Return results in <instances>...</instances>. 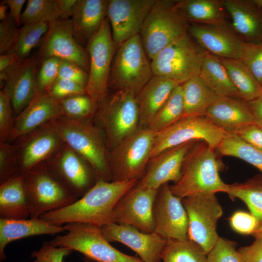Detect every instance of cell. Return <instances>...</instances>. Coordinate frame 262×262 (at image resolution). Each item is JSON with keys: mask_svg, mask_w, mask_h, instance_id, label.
Listing matches in <instances>:
<instances>
[{"mask_svg": "<svg viewBox=\"0 0 262 262\" xmlns=\"http://www.w3.org/2000/svg\"><path fill=\"white\" fill-rule=\"evenodd\" d=\"M138 181L137 180H98L75 202L61 209L45 213L40 218L57 226L81 223L101 227L114 223L113 213L116 204Z\"/></svg>", "mask_w": 262, "mask_h": 262, "instance_id": "obj_1", "label": "cell"}, {"mask_svg": "<svg viewBox=\"0 0 262 262\" xmlns=\"http://www.w3.org/2000/svg\"><path fill=\"white\" fill-rule=\"evenodd\" d=\"M215 150L204 141L195 143L186 156L180 180L169 186L174 195L182 199L226 193L229 184L219 175Z\"/></svg>", "mask_w": 262, "mask_h": 262, "instance_id": "obj_2", "label": "cell"}, {"mask_svg": "<svg viewBox=\"0 0 262 262\" xmlns=\"http://www.w3.org/2000/svg\"><path fill=\"white\" fill-rule=\"evenodd\" d=\"M64 142L90 165L98 180H112L109 149L101 129L90 120L61 116L50 122Z\"/></svg>", "mask_w": 262, "mask_h": 262, "instance_id": "obj_3", "label": "cell"}, {"mask_svg": "<svg viewBox=\"0 0 262 262\" xmlns=\"http://www.w3.org/2000/svg\"><path fill=\"white\" fill-rule=\"evenodd\" d=\"M153 76L151 61L139 34L117 47L111 64L108 88L137 96Z\"/></svg>", "mask_w": 262, "mask_h": 262, "instance_id": "obj_4", "label": "cell"}, {"mask_svg": "<svg viewBox=\"0 0 262 262\" xmlns=\"http://www.w3.org/2000/svg\"><path fill=\"white\" fill-rule=\"evenodd\" d=\"M109 150L139 128V109L136 96L118 90L106 97L94 115Z\"/></svg>", "mask_w": 262, "mask_h": 262, "instance_id": "obj_5", "label": "cell"}, {"mask_svg": "<svg viewBox=\"0 0 262 262\" xmlns=\"http://www.w3.org/2000/svg\"><path fill=\"white\" fill-rule=\"evenodd\" d=\"M206 53L188 32L150 61L153 74L182 84L199 75Z\"/></svg>", "mask_w": 262, "mask_h": 262, "instance_id": "obj_6", "label": "cell"}, {"mask_svg": "<svg viewBox=\"0 0 262 262\" xmlns=\"http://www.w3.org/2000/svg\"><path fill=\"white\" fill-rule=\"evenodd\" d=\"M155 132L139 128L110 149L108 161L112 181L141 179L150 159Z\"/></svg>", "mask_w": 262, "mask_h": 262, "instance_id": "obj_7", "label": "cell"}, {"mask_svg": "<svg viewBox=\"0 0 262 262\" xmlns=\"http://www.w3.org/2000/svg\"><path fill=\"white\" fill-rule=\"evenodd\" d=\"M65 227V234L58 235L48 243L78 251L96 262H143L141 259L124 254L111 245L99 226L71 223Z\"/></svg>", "mask_w": 262, "mask_h": 262, "instance_id": "obj_8", "label": "cell"}, {"mask_svg": "<svg viewBox=\"0 0 262 262\" xmlns=\"http://www.w3.org/2000/svg\"><path fill=\"white\" fill-rule=\"evenodd\" d=\"M175 1L156 0L144 21L140 35L150 61L188 33V22L173 8Z\"/></svg>", "mask_w": 262, "mask_h": 262, "instance_id": "obj_9", "label": "cell"}, {"mask_svg": "<svg viewBox=\"0 0 262 262\" xmlns=\"http://www.w3.org/2000/svg\"><path fill=\"white\" fill-rule=\"evenodd\" d=\"M24 185L31 208L30 218L68 206L78 199L49 172L46 161L24 175Z\"/></svg>", "mask_w": 262, "mask_h": 262, "instance_id": "obj_10", "label": "cell"}, {"mask_svg": "<svg viewBox=\"0 0 262 262\" xmlns=\"http://www.w3.org/2000/svg\"><path fill=\"white\" fill-rule=\"evenodd\" d=\"M116 48L107 17L87 45L89 67L86 93L97 107L108 95L110 68Z\"/></svg>", "mask_w": 262, "mask_h": 262, "instance_id": "obj_11", "label": "cell"}, {"mask_svg": "<svg viewBox=\"0 0 262 262\" xmlns=\"http://www.w3.org/2000/svg\"><path fill=\"white\" fill-rule=\"evenodd\" d=\"M225 133L203 115L183 117L155 132L151 158L166 149L192 141H204L216 149Z\"/></svg>", "mask_w": 262, "mask_h": 262, "instance_id": "obj_12", "label": "cell"}, {"mask_svg": "<svg viewBox=\"0 0 262 262\" xmlns=\"http://www.w3.org/2000/svg\"><path fill=\"white\" fill-rule=\"evenodd\" d=\"M188 219V238L207 254L219 236L217 224L223 213L215 195H200L181 199Z\"/></svg>", "mask_w": 262, "mask_h": 262, "instance_id": "obj_13", "label": "cell"}, {"mask_svg": "<svg viewBox=\"0 0 262 262\" xmlns=\"http://www.w3.org/2000/svg\"><path fill=\"white\" fill-rule=\"evenodd\" d=\"M46 163L51 174L77 197L98 180L87 162L65 143Z\"/></svg>", "mask_w": 262, "mask_h": 262, "instance_id": "obj_14", "label": "cell"}, {"mask_svg": "<svg viewBox=\"0 0 262 262\" xmlns=\"http://www.w3.org/2000/svg\"><path fill=\"white\" fill-rule=\"evenodd\" d=\"M35 55L39 66L49 58L57 57L74 63L88 73V54L76 40L70 19L59 18L49 23Z\"/></svg>", "mask_w": 262, "mask_h": 262, "instance_id": "obj_15", "label": "cell"}, {"mask_svg": "<svg viewBox=\"0 0 262 262\" xmlns=\"http://www.w3.org/2000/svg\"><path fill=\"white\" fill-rule=\"evenodd\" d=\"M158 192L137 183L116 204L114 223L131 226L145 233L154 232L153 207Z\"/></svg>", "mask_w": 262, "mask_h": 262, "instance_id": "obj_16", "label": "cell"}, {"mask_svg": "<svg viewBox=\"0 0 262 262\" xmlns=\"http://www.w3.org/2000/svg\"><path fill=\"white\" fill-rule=\"evenodd\" d=\"M154 232L166 240L188 239V219L181 199L168 183L159 189L153 207Z\"/></svg>", "mask_w": 262, "mask_h": 262, "instance_id": "obj_17", "label": "cell"}, {"mask_svg": "<svg viewBox=\"0 0 262 262\" xmlns=\"http://www.w3.org/2000/svg\"><path fill=\"white\" fill-rule=\"evenodd\" d=\"M39 66L35 54L0 71V87L11 98L15 118L27 106L37 92Z\"/></svg>", "mask_w": 262, "mask_h": 262, "instance_id": "obj_18", "label": "cell"}, {"mask_svg": "<svg viewBox=\"0 0 262 262\" xmlns=\"http://www.w3.org/2000/svg\"><path fill=\"white\" fill-rule=\"evenodd\" d=\"M188 32L206 52L219 58L241 59L245 42L226 21L218 24L192 23Z\"/></svg>", "mask_w": 262, "mask_h": 262, "instance_id": "obj_19", "label": "cell"}, {"mask_svg": "<svg viewBox=\"0 0 262 262\" xmlns=\"http://www.w3.org/2000/svg\"><path fill=\"white\" fill-rule=\"evenodd\" d=\"M156 0H109L107 17L116 47L140 34Z\"/></svg>", "mask_w": 262, "mask_h": 262, "instance_id": "obj_20", "label": "cell"}, {"mask_svg": "<svg viewBox=\"0 0 262 262\" xmlns=\"http://www.w3.org/2000/svg\"><path fill=\"white\" fill-rule=\"evenodd\" d=\"M16 141L18 154V175H21L49 159L64 144L50 122Z\"/></svg>", "mask_w": 262, "mask_h": 262, "instance_id": "obj_21", "label": "cell"}, {"mask_svg": "<svg viewBox=\"0 0 262 262\" xmlns=\"http://www.w3.org/2000/svg\"><path fill=\"white\" fill-rule=\"evenodd\" d=\"M109 242H117L127 246L140 257L143 262H161L167 240L155 232H143L131 226L110 223L101 227Z\"/></svg>", "mask_w": 262, "mask_h": 262, "instance_id": "obj_22", "label": "cell"}, {"mask_svg": "<svg viewBox=\"0 0 262 262\" xmlns=\"http://www.w3.org/2000/svg\"><path fill=\"white\" fill-rule=\"evenodd\" d=\"M196 141H190L168 148L151 158L138 184L158 190L169 181L177 182L181 177L186 156Z\"/></svg>", "mask_w": 262, "mask_h": 262, "instance_id": "obj_23", "label": "cell"}, {"mask_svg": "<svg viewBox=\"0 0 262 262\" xmlns=\"http://www.w3.org/2000/svg\"><path fill=\"white\" fill-rule=\"evenodd\" d=\"M62 115L63 113L58 100L47 92L37 91L27 106L15 118L7 142L16 141Z\"/></svg>", "mask_w": 262, "mask_h": 262, "instance_id": "obj_24", "label": "cell"}, {"mask_svg": "<svg viewBox=\"0 0 262 262\" xmlns=\"http://www.w3.org/2000/svg\"><path fill=\"white\" fill-rule=\"evenodd\" d=\"M203 116L226 133H236L253 123L247 102L229 97L218 96Z\"/></svg>", "mask_w": 262, "mask_h": 262, "instance_id": "obj_25", "label": "cell"}, {"mask_svg": "<svg viewBox=\"0 0 262 262\" xmlns=\"http://www.w3.org/2000/svg\"><path fill=\"white\" fill-rule=\"evenodd\" d=\"M223 3L241 38L246 43H262V8L253 0H225Z\"/></svg>", "mask_w": 262, "mask_h": 262, "instance_id": "obj_26", "label": "cell"}, {"mask_svg": "<svg viewBox=\"0 0 262 262\" xmlns=\"http://www.w3.org/2000/svg\"><path fill=\"white\" fill-rule=\"evenodd\" d=\"M108 3V0H77L70 19L75 37L80 44L87 45L98 32L107 17Z\"/></svg>", "mask_w": 262, "mask_h": 262, "instance_id": "obj_27", "label": "cell"}, {"mask_svg": "<svg viewBox=\"0 0 262 262\" xmlns=\"http://www.w3.org/2000/svg\"><path fill=\"white\" fill-rule=\"evenodd\" d=\"M179 84L172 80L154 75L136 96L141 128H148L165 103L174 88Z\"/></svg>", "mask_w": 262, "mask_h": 262, "instance_id": "obj_28", "label": "cell"}, {"mask_svg": "<svg viewBox=\"0 0 262 262\" xmlns=\"http://www.w3.org/2000/svg\"><path fill=\"white\" fill-rule=\"evenodd\" d=\"M65 232V226L52 224L38 218L29 219H5L0 218V260L6 257L4 250L7 245L16 240L35 235L55 234Z\"/></svg>", "mask_w": 262, "mask_h": 262, "instance_id": "obj_29", "label": "cell"}, {"mask_svg": "<svg viewBox=\"0 0 262 262\" xmlns=\"http://www.w3.org/2000/svg\"><path fill=\"white\" fill-rule=\"evenodd\" d=\"M24 175H16L0 185V218L27 219L31 208L25 191Z\"/></svg>", "mask_w": 262, "mask_h": 262, "instance_id": "obj_30", "label": "cell"}, {"mask_svg": "<svg viewBox=\"0 0 262 262\" xmlns=\"http://www.w3.org/2000/svg\"><path fill=\"white\" fill-rule=\"evenodd\" d=\"M224 0H176L173 9L188 22L218 24L226 21Z\"/></svg>", "mask_w": 262, "mask_h": 262, "instance_id": "obj_31", "label": "cell"}, {"mask_svg": "<svg viewBox=\"0 0 262 262\" xmlns=\"http://www.w3.org/2000/svg\"><path fill=\"white\" fill-rule=\"evenodd\" d=\"M198 76L218 96L241 98L220 59L206 52Z\"/></svg>", "mask_w": 262, "mask_h": 262, "instance_id": "obj_32", "label": "cell"}, {"mask_svg": "<svg viewBox=\"0 0 262 262\" xmlns=\"http://www.w3.org/2000/svg\"><path fill=\"white\" fill-rule=\"evenodd\" d=\"M184 116L204 115L218 96L210 89L197 76L181 84Z\"/></svg>", "mask_w": 262, "mask_h": 262, "instance_id": "obj_33", "label": "cell"}, {"mask_svg": "<svg viewBox=\"0 0 262 262\" xmlns=\"http://www.w3.org/2000/svg\"><path fill=\"white\" fill-rule=\"evenodd\" d=\"M219 58L226 67L241 99L250 101L262 94V86L241 60Z\"/></svg>", "mask_w": 262, "mask_h": 262, "instance_id": "obj_34", "label": "cell"}, {"mask_svg": "<svg viewBox=\"0 0 262 262\" xmlns=\"http://www.w3.org/2000/svg\"><path fill=\"white\" fill-rule=\"evenodd\" d=\"M216 149L222 156L240 159L262 172V151L246 143L236 133L226 132Z\"/></svg>", "mask_w": 262, "mask_h": 262, "instance_id": "obj_35", "label": "cell"}, {"mask_svg": "<svg viewBox=\"0 0 262 262\" xmlns=\"http://www.w3.org/2000/svg\"><path fill=\"white\" fill-rule=\"evenodd\" d=\"M232 199L242 200L250 213L262 222V181L251 180L243 183L229 184L226 193Z\"/></svg>", "mask_w": 262, "mask_h": 262, "instance_id": "obj_36", "label": "cell"}, {"mask_svg": "<svg viewBox=\"0 0 262 262\" xmlns=\"http://www.w3.org/2000/svg\"><path fill=\"white\" fill-rule=\"evenodd\" d=\"M163 262H207V254L194 242L167 240L161 255Z\"/></svg>", "mask_w": 262, "mask_h": 262, "instance_id": "obj_37", "label": "cell"}, {"mask_svg": "<svg viewBox=\"0 0 262 262\" xmlns=\"http://www.w3.org/2000/svg\"><path fill=\"white\" fill-rule=\"evenodd\" d=\"M184 116L182 85H177L148 126L155 132L160 131Z\"/></svg>", "mask_w": 262, "mask_h": 262, "instance_id": "obj_38", "label": "cell"}, {"mask_svg": "<svg viewBox=\"0 0 262 262\" xmlns=\"http://www.w3.org/2000/svg\"><path fill=\"white\" fill-rule=\"evenodd\" d=\"M49 24L48 22H41L23 25L19 28L11 52L15 53L19 60L29 58L33 49L41 43Z\"/></svg>", "mask_w": 262, "mask_h": 262, "instance_id": "obj_39", "label": "cell"}, {"mask_svg": "<svg viewBox=\"0 0 262 262\" xmlns=\"http://www.w3.org/2000/svg\"><path fill=\"white\" fill-rule=\"evenodd\" d=\"M61 18L57 0H28L22 12L21 25L41 22L49 23Z\"/></svg>", "mask_w": 262, "mask_h": 262, "instance_id": "obj_40", "label": "cell"}, {"mask_svg": "<svg viewBox=\"0 0 262 262\" xmlns=\"http://www.w3.org/2000/svg\"><path fill=\"white\" fill-rule=\"evenodd\" d=\"M58 101L63 115L75 119L90 120L98 108L86 94L72 95Z\"/></svg>", "mask_w": 262, "mask_h": 262, "instance_id": "obj_41", "label": "cell"}, {"mask_svg": "<svg viewBox=\"0 0 262 262\" xmlns=\"http://www.w3.org/2000/svg\"><path fill=\"white\" fill-rule=\"evenodd\" d=\"M19 162L16 144L0 141V184L18 174Z\"/></svg>", "mask_w": 262, "mask_h": 262, "instance_id": "obj_42", "label": "cell"}, {"mask_svg": "<svg viewBox=\"0 0 262 262\" xmlns=\"http://www.w3.org/2000/svg\"><path fill=\"white\" fill-rule=\"evenodd\" d=\"M207 262H242L236 243L219 237L207 254Z\"/></svg>", "mask_w": 262, "mask_h": 262, "instance_id": "obj_43", "label": "cell"}, {"mask_svg": "<svg viewBox=\"0 0 262 262\" xmlns=\"http://www.w3.org/2000/svg\"><path fill=\"white\" fill-rule=\"evenodd\" d=\"M262 86V43L245 42L240 59Z\"/></svg>", "mask_w": 262, "mask_h": 262, "instance_id": "obj_44", "label": "cell"}, {"mask_svg": "<svg viewBox=\"0 0 262 262\" xmlns=\"http://www.w3.org/2000/svg\"><path fill=\"white\" fill-rule=\"evenodd\" d=\"M61 61L59 58L50 57L41 63L37 74V91H48L58 78Z\"/></svg>", "mask_w": 262, "mask_h": 262, "instance_id": "obj_45", "label": "cell"}, {"mask_svg": "<svg viewBox=\"0 0 262 262\" xmlns=\"http://www.w3.org/2000/svg\"><path fill=\"white\" fill-rule=\"evenodd\" d=\"M15 117L11 98L7 90L0 91V141H8Z\"/></svg>", "mask_w": 262, "mask_h": 262, "instance_id": "obj_46", "label": "cell"}, {"mask_svg": "<svg viewBox=\"0 0 262 262\" xmlns=\"http://www.w3.org/2000/svg\"><path fill=\"white\" fill-rule=\"evenodd\" d=\"M47 92L57 100L74 95L86 94L84 86L72 81L60 78H57L54 81Z\"/></svg>", "mask_w": 262, "mask_h": 262, "instance_id": "obj_47", "label": "cell"}, {"mask_svg": "<svg viewBox=\"0 0 262 262\" xmlns=\"http://www.w3.org/2000/svg\"><path fill=\"white\" fill-rule=\"evenodd\" d=\"M229 224L235 231L242 234H253L260 225L259 220L253 214L242 211L232 214Z\"/></svg>", "mask_w": 262, "mask_h": 262, "instance_id": "obj_48", "label": "cell"}, {"mask_svg": "<svg viewBox=\"0 0 262 262\" xmlns=\"http://www.w3.org/2000/svg\"><path fill=\"white\" fill-rule=\"evenodd\" d=\"M72 251L68 248L55 246L45 242L40 249L33 251L31 256L37 262H63V258Z\"/></svg>", "mask_w": 262, "mask_h": 262, "instance_id": "obj_49", "label": "cell"}, {"mask_svg": "<svg viewBox=\"0 0 262 262\" xmlns=\"http://www.w3.org/2000/svg\"><path fill=\"white\" fill-rule=\"evenodd\" d=\"M19 28L9 15L0 22V55L11 52L18 34Z\"/></svg>", "mask_w": 262, "mask_h": 262, "instance_id": "obj_50", "label": "cell"}, {"mask_svg": "<svg viewBox=\"0 0 262 262\" xmlns=\"http://www.w3.org/2000/svg\"><path fill=\"white\" fill-rule=\"evenodd\" d=\"M58 78L72 81L86 88L88 73L74 63L61 59Z\"/></svg>", "mask_w": 262, "mask_h": 262, "instance_id": "obj_51", "label": "cell"}, {"mask_svg": "<svg viewBox=\"0 0 262 262\" xmlns=\"http://www.w3.org/2000/svg\"><path fill=\"white\" fill-rule=\"evenodd\" d=\"M236 133L244 141L262 151V128L254 123L250 124Z\"/></svg>", "mask_w": 262, "mask_h": 262, "instance_id": "obj_52", "label": "cell"}, {"mask_svg": "<svg viewBox=\"0 0 262 262\" xmlns=\"http://www.w3.org/2000/svg\"><path fill=\"white\" fill-rule=\"evenodd\" d=\"M238 251L242 262H262V240L256 239L250 245Z\"/></svg>", "mask_w": 262, "mask_h": 262, "instance_id": "obj_53", "label": "cell"}, {"mask_svg": "<svg viewBox=\"0 0 262 262\" xmlns=\"http://www.w3.org/2000/svg\"><path fill=\"white\" fill-rule=\"evenodd\" d=\"M1 2L6 4L9 9V15L18 27L21 25V11L25 0H4Z\"/></svg>", "mask_w": 262, "mask_h": 262, "instance_id": "obj_54", "label": "cell"}, {"mask_svg": "<svg viewBox=\"0 0 262 262\" xmlns=\"http://www.w3.org/2000/svg\"><path fill=\"white\" fill-rule=\"evenodd\" d=\"M253 117V123L262 128V94L247 102Z\"/></svg>", "mask_w": 262, "mask_h": 262, "instance_id": "obj_55", "label": "cell"}, {"mask_svg": "<svg viewBox=\"0 0 262 262\" xmlns=\"http://www.w3.org/2000/svg\"><path fill=\"white\" fill-rule=\"evenodd\" d=\"M78 0H57L61 18L70 19L71 14Z\"/></svg>", "mask_w": 262, "mask_h": 262, "instance_id": "obj_56", "label": "cell"}, {"mask_svg": "<svg viewBox=\"0 0 262 262\" xmlns=\"http://www.w3.org/2000/svg\"><path fill=\"white\" fill-rule=\"evenodd\" d=\"M19 60L18 56L14 52L0 55V71L11 66Z\"/></svg>", "mask_w": 262, "mask_h": 262, "instance_id": "obj_57", "label": "cell"}, {"mask_svg": "<svg viewBox=\"0 0 262 262\" xmlns=\"http://www.w3.org/2000/svg\"><path fill=\"white\" fill-rule=\"evenodd\" d=\"M8 6L5 3L0 2V20L2 21L5 20L9 16L8 12Z\"/></svg>", "mask_w": 262, "mask_h": 262, "instance_id": "obj_58", "label": "cell"}, {"mask_svg": "<svg viewBox=\"0 0 262 262\" xmlns=\"http://www.w3.org/2000/svg\"><path fill=\"white\" fill-rule=\"evenodd\" d=\"M253 234L256 239L262 240V225L259 226Z\"/></svg>", "mask_w": 262, "mask_h": 262, "instance_id": "obj_59", "label": "cell"}, {"mask_svg": "<svg viewBox=\"0 0 262 262\" xmlns=\"http://www.w3.org/2000/svg\"><path fill=\"white\" fill-rule=\"evenodd\" d=\"M254 2L260 7L262 8V0H253Z\"/></svg>", "mask_w": 262, "mask_h": 262, "instance_id": "obj_60", "label": "cell"}, {"mask_svg": "<svg viewBox=\"0 0 262 262\" xmlns=\"http://www.w3.org/2000/svg\"><path fill=\"white\" fill-rule=\"evenodd\" d=\"M83 260L84 262H96L85 257L83 258Z\"/></svg>", "mask_w": 262, "mask_h": 262, "instance_id": "obj_61", "label": "cell"}, {"mask_svg": "<svg viewBox=\"0 0 262 262\" xmlns=\"http://www.w3.org/2000/svg\"><path fill=\"white\" fill-rule=\"evenodd\" d=\"M37 262L36 260L34 261L33 262Z\"/></svg>", "mask_w": 262, "mask_h": 262, "instance_id": "obj_62", "label": "cell"}]
</instances>
